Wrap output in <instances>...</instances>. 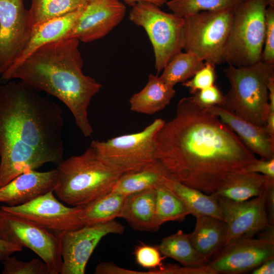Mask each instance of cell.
Wrapping results in <instances>:
<instances>
[{"label":"cell","mask_w":274,"mask_h":274,"mask_svg":"<svg viewBox=\"0 0 274 274\" xmlns=\"http://www.w3.org/2000/svg\"><path fill=\"white\" fill-rule=\"evenodd\" d=\"M265 205L270 224H274V180L269 184L266 191Z\"/></svg>","instance_id":"74e56055"},{"label":"cell","mask_w":274,"mask_h":274,"mask_svg":"<svg viewBox=\"0 0 274 274\" xmlns=\"http://www.w3.org/2000/svg\"><path fill=\"white\" fill-rule=\"evenodd\" d=\"M22 81L0 85V187L63 160L61 107Z\"/></svg>","instance_id":"7a4b0ae2"},{"label":"cell","mask_w":274,"mask_h":274,"mask_svg":"<svg viewBox=\"0 0 274 274\" xmlns=\"http://www.w3.org/2000/svg\"><path fill=\"white\" fill-rule=\"evenodd\" d=\"M216 80L215 65L204 62V65L195 75L184 83L183 85L194 94L197 91L214 84Z\"/></svg>","instance_id":"836d02e7"},{"label":"cell","mask_w":274,"mask_h":274,"mask_svg":"<svg viewBox=\"0 0 274 274\" xmlns=\"http://www.w3.org/2000/svg\"><path fill=\"white\" fill-rule=\"evenodd\" d=\"M124 226L115 220L58 233L62 266L60 274H84L88 261L101 239L122 234Z\"/></svg>","instance_id":"8fae6325"},{"label":"cell","mask_w":274,"mask_h":274,"mask_svg":"<svg viewBox=\"0 0 274 274\" xmlns=\"http://www.w3.org/2000/svg\"><path fill=\"white\" fill-rule=\"evenodd\" d=\"M273 180L270 181L259 195L245 201H233L215 193L227 227L223 247L238 239L253 237L271 225L266 209L265 199L267 187Z\"/></svg>","instance_id":"5bb4252c"},{"label":"cell","mask_w":274,"mask_h":274,"mask_svg":"<svg viewBox=\"0 0 274 274\" xmlns=\"http://www.w3.org/2000/svg\"><path fill=\"white\" fill-rule=\"evenodd\" d=\"M156 158L169 176L206 194L215 193L230 173L257 158L215 114L193 96L181 98L176 115L156 139Z\"/></svg>","instance_id":"6da1fadb"},{"label":"cell","mask_w":274,"mask_h":274,"mask_svg":"<svg viewBox=\"0 0 274 274\" xmlns=\"http://www.w3.org/2000/svg\"><path fill=\"white\" fill-rule=\"evenodd\" d=\"M23 248L0 238V261H3L15 252H20Z\"/></svg>","instance_id":"f35d334b"},{"label":"cell","mask_w":274,"mask_h":274,"mask_svg":"<svg viewBox=\"0 0 274 274\" xmlns=\"http://www.w3.org/2000/svg\"><path fill=\"white\" fill-rule=\"evenodd\" d=\"M92 1V0H89V1Z\"/></svg>","instance_id":"bcb514c9"},{"label":"cell","mask_w":274,"mask_h":274,"mask_svg":"<svg viewBox=\"0 0 274 274\" xmlns=\"http://www.w3.org/2000/svg\"><path fill=\"white\" fill-rule=\"evenodd\" d=\"M33 26L23 0H0L1 77L25 47Z\"/></svg>","instance_id":"4fadbf2b"},{"label":"cell","mask_w":274,"mask_h":274,"mask_svg":"<svg viewBox=\"0 0 274 274\" xmlns=\"http://www.w3.org/2000/svg\"><path fill=\"white\" fill-rule=\"evenodd\" d=\"M29 10L33 25L59 17L85 6L89 0H31Z\"/></svg>","instance_id":"f546056e"},{"label":"cell","mask_w":274,"mask_h":274,"mask_svg":"<svg viewBox=\"0 0 274 274\" xmlns=\"http://www.w3.org/2000/svg\"><path fill=\"white\" fill-rule=\"evenodd\" d=\"M233 9L201 12L183 18L182 50L194 54L204 62L215 65L225 62Z\"/></svg>","instance_id":"52a82bcc"},{"label":"cell","mask_w":274,"mask_h":274,"mask_svg":"<svg viewBox=\"0 0 274 274\" xmlns=\"http://www.w3.org/2000/svg\"><path fill=\"white\" fill-rule=\"evenodd\" d=\"M2 84V81H1V75H0V85Z\"/></svg>","instance_id":"f6af8a7d"},{"label":"cell","mask_w":274,"mask_h":274,"mask_svg":"<svg viewBox=\"0 0 274 274\" xmlns=\"http://www.w3.org/2000/svg\"><path fill=\"white\" fill-rule=\"evenodd\" d=\"M134 230L155 232L159 227L155 218V189L126 196L120 215Z\"/></svg>","instance_id":"44dd1931"},{"label":"cell","mask_w":274,"mask_h":274,"mask_svg":"<svg viewBox=\"0 0 274 274\" xmlns=\"http://www.w3.org/2000/svg\"><path fill=\"white\" fill-rule=\"evenodd\" d=\"M265 128L269 135L274 139V112H268Z\"/></svg>","instance_id":"b9f144b4"},{"label":"cell","mask_w":274,"mask_h":274,"mask_svg":"<svg viewBox=\"0 0 274 274\" xmlns=\"http://www.w3.org/2000/svg\"><path fill=\"white\" fill-rule=\"evenodd\" d=\"M165 121L156 119L141 131L92 141L90 147L103 162L122 174L139 170L157 160L156 136Z\"/></svg>","instance_id":"ba28073f"},{"label":"cell","mask_w":274,"mask_h":274,"mask_svg":"<svg viewBox=\"0 0 274 274\" xmlns=\"http://www.w3.org/2000/svg\"><path fill=\"white\" fill-rule=\"evenodd\" d=\"M57 182L56 168L44 172H25L0 187V202L8 206L23 204L50 191L54 192Z\"/></svg>","instance_id":"e0dca14e"},{"label":"cell","mask_w":274,"mask_h":274,"mask_svg":"<svg viewBox=\"0 0 274 274\" xmlns=\"http://www.w3.org/2000/svg\"><path fill=\"white\" fill-rule=\"evenodd\" d=\"M204 64V62L194 54L180 51L169 60L160 76L170 85L184 83L191 79Z\"/></svg>","instance_id":"83f0119b"},{"label":"cell","mask_w":274,"mask_h":274,"mask_svg":"<svg viewBox=\"0 0 274 274\" xmlns=\"http://www.w3.org/2000/svg\"><path fill=\"white\" fill-rule=\"evenodd\" d=\"M0 238L32 251L47 264L49 274L60 273L58 234L0 208Z\"/></svg>","instance_id":"30bf717a"},{"label":"cell","mask_w":274,"mask_h":274,"mask_svg":"<svg viewBox=\"0 0 274 274\" xmlns=\"http://www.w3.org/2000/svg\"><path fill=\"white\" fill-rule=\"evenodd\" d=\"M175 94L174 86L160 76L150 74L145 87L129 98L130 109L138 113L154 114L168 106Z\"/></svg>","instance_id":"7402d4cb"},{"label":"cell","mask_w":274,"mask_h":274,"mask_svg":"<svg viewBox=\"0 0 274 274\" xmlns=\"http://www.w3.org/2000/svg\"><path fill=\"white\" fill-rule=\"evenodd\" d=\"M272 257L274 239L244 237L223 247L208 264L216 274H236L252 270Z\"/></svg>","instance_id":"9a60e30c"},{"label":"cell","mask_w":274,"mask_h":274,"mask_svg":"<svg viewBox=\"0 0 274 274\" xmlns=\"http://www.w3.org/2000/svg\"><path fill=\"white\" fill-rule=\"evenodd\" d=\"M268 6L267 0H245L233 9L225 62L241 67L261 61Z\"/></svg>","instance_id":"8992f818"},{"label":"cell","mask_w":274,"mask_h":274,"mask_svg":"<svg viewBox=\"0 0 274 274\" xmlns=\"http://www.w3.org/2000/svg\"><path fill=\"white\" fill-rule=\"evenodd\" d=\"M129 19L147 32L153 48L155 67L159 73L174 55L182 51L183 18L165 12L152 3L140 2L132 6Z\"/></svg>","instance_id":"9c48e42d"},{"label":"cell","mask_w":274,"mask_h":274,"mask_svg":"<svg viewBox=\"0 0 274 274\" xmlns=\"http://www.w3.org/2000/svg\"><path fill=\"white\" fill-rule=\"evenodd\" d=\"M224 72L230 87L220 107L254 124L265 127L269 111L267 84L274 76V64L260 61L246 66L228 64Z\"/></svg>","instance_id":"5b68a950"},{"label":"cell","mask_w":274,"mask_h":274,"mask_svg":"<svg viewBox=\"0 0 274 274\" xmlns=\"http://www.w3.org/2000/svg\"><path fill=\"white\" fill-rule=\"evenodd\" d=\"M155 189V218L158 227L168 221H183L189 215L181 201L164 184Z\"/></svg>","instance_id":"f1b7e54d"},{"label":"cell","mask_w":274,"mask_h":274,"mask_svg":"<svg viewBox=\"0 0 274 274\" xmlns=\"http://www.w3.org/2000/svg\"><path fill=\"white\" fill-rule=\"evenodd\" d=\"M53 193L50 191L23 204L0 208L56 234L85 226L79 217L81 207H67Z\"/></svg>","instance_id":"7c38bea8"},{"label":"cell","mask_w":274,"mask_h":274,"mask_svg":"<svg viewBox=\"0 0 274 274\" xmlns=\"http://www.w3.org/2000/svg\"><path fill=\"white\" fill-rule=\"evenodd\" d=\"M224 96L219 88L214 84L193 94L195 101L203 108L215 106H221L224 101Z\"/></svg>","instance_id":"d590c367"},{"label":"cell","mask_w":274,"mask_h":274,"mask_svg":"<svg viewBox=\"0 0 274 274\" xmlns=\"http://www.w3.org/2000/svg\"><path fill=\"white\" fill-rule=\"evenodd\" d=\"M54 191L61 201L82 207L110 192L122 174L103 162L89 147L83 153L62 160L56 167Z\"/></svg>","instance_id":"277c9868"},{"label":"cell","mask_w":274,"mask_h":274,"mask_svg":"<svg viewBox=\"0 0 274 274\" xmlns=\"http://www.w3.org/2000/svg\"><path fill=\"white\" fill-rule=\"evenodd\" d=\"M261 61L274 64V8L268 6L265 15V31Z\"/></svg>","instance_id":"e575fe53"},{"label":"cell","mask_w":274,"mask_h":274,"mask_svg":"<svg viewBox=\"0 0 274 274\" xmlns=\"http://www.w3.org/2000/svg\"><path fill=\"white\" fill-rule=\"evenodd\" d=\"M136 263L149 270H161L162 261L165 258L160 253L157 246L141 243L135 247L133 252Z\"/></svg>","instance_id":"d6a6232c"},{"label":"cell","mask_w":274,"mask_h":274,"mask_svg":"<svg viewBox=\"0 0 274 274\" xmlns=\"http://www.w3.org/2000/svg\"><path fill=\"white\" fill-rule=\"evenodd\" d=\"M86 6L63 16L33 25L27 43L11 65L20 63L42 46L64 38Z\"/></svg>","instance_id":"d6986e66"},{"label":"cell","mask_w":274,"mask_h":274,"mask_svg":"<svg viewBox=\"0 0 274 274\" xmlns=\"http://www.w3.org/2000/svg\"><path fill=\"white\" fill-rule=\"evenodd\" d=\"M193 231L188 234L193 247L209 258L223 248L227 236V227L224 220L209 216L196 217Z\"/></svg>","instance_id":"cb8c5ba5"},{"label":"cell","mask_w":274,"mask_h":274,"mask_svg":"<svg viewBox=\"0 0 274 274\" xmlns=\"http://www.w3.org/2000/svg\"><path fill=\"white\" fill-rule=\"evenodd\" d=\"M120 1V0H119ZM125 3L132 6L136 3L140 2H146L152 3L158 7H161L166 4L167 0H122Z\"/></svg>","instance_id":"7bdbcfd3"},{"label":"cell","mask_w":274,"mask_h":274,"mask_svg":"<svg viewBox=\"0 0 274 274\" xmlns=\"http://www.w3.org/2000/svg\"><path fill=\"white\" fill-rule=\"evenodd\" d=\"M126 196L110 192L81 207L79 217L84 225L105 223L120 217Z\"/></svg>","instance_id":"484cf974"},{"label":"cell","mask_w":274,"mask_h":274,"mask_svg":"<svg viewBox=\"0 0 274 274\" xmlns=\"http://www.w3.org/2000/svg\"><path fill=\"white\" fill-rule=\"evenodd\" d=\"M79 45L75 38L45 44L20 63L10 66L1 79L5 82L18 79L57 97L70 110L84 136L89 137L93 131L88 107L102 85L83 73Z\"/></svg>","instance_id":"3957f363"},{"label":"cell","mask_w":274,"mask_h":274,"mask_svg":"<svg viewBox=\"0 0 274 274\" xmlns=\"http://www.w3.org/2000/svg\"><path fill=\"white\" fill-rule=\"evenodd\" d=\"M268 6L272 8H274V0H267Z\"/></svg>","instance_id":"ee69618b"},{"label":"cell","mask_w":274,"mask_h":274,"mask_svg":"<svg viewBox=\"0 0 274 274\" xmlns=\"http://www.w3.org/2000/svg\"><path fill=\"white\" fill-rule=\"evenodd\" d=\"M245 0H168L166 5L175 15L185 18L204 11L233 9Z\"/></svg>","instance_id":"4dcf8cb0"},{"label":"cell","mask_w":274,"mask_h":274,"mask_svg":"<svg viewBox=\"0 0 274 274\" xmlns=\"http://www.w3.org/2000/svg\"><path fill=\"white\" fill-rule=\"evenodd\" d=\"M205 109L228 125L254 154L265 159L274 157V139L265 127L254 124L219 106Z\"/></svg>","instance_id":"ac0fdd59"},{"label":"cell","mask_w":274,"mask_h":274,"mask_svg":"<svg viewBox=\"0 0 274 274\" xmlns=\"http://www.w3.org/2000/svg\"><path fill=\"white\" fill-rule=\"evenodd\" d=\"M273 179L258 173L235 171L225 177L214 193L233 201H245L259 195Z\"/></svg>","instance_id":"603a6c76"},{"label":"cell","mask_w":274,"mask_h":274,"mask_svg":"<svg viewBox=\"0 0 274 274\" xmlns=\"http://www.w3.org/2000/svg\"><path fill=\"white\" fill-rule=\"evenodd\" d=\"M252 274H273L274 257H271L252 270Z\"/></svg>","instance_id":"ab89813d"},{"label":"cell","mask_w":274,"mask_h":274,"mask_svg":"<svg viewBox=\"0 0 274 274\" xmlns=\"http://www.w3.org/2000/svg\"><path fill=\"white\" fill-rule=\"evenodd\" d=\"M165 258H171L184 266H198L207 264L209 259L193 247L188 234L182 230L162 238L157 246Z\"/></svg>","instance_id":"4316f807"},{"label":"cell","mask_w":274,"mask_h":274,"mask_svg":"<svg viewBox=\"0 0 274 274\" xmlns=\"http://www.w3.org/2000/svg\"><path fill=\"white\" fill-rule=\"evenodd\" d=\"M269 111L274 112V76L271 77L267 84Z\"/></svg>","instance_id":"60d3db41"},{"label":"cell","mask_w":274,"mask_h":274,"mask_svg":"<svg viewBox=\"0 0 274 274\" xmlns=\"http://www.w3.org/2000/svg\"><path fill=\"white\" fill-rule=\"evenodd\" d=\"M168 176L163 165L156 160L139 170L122 174L112 191L126 196L155 189Z\"/></svg>","instance_id":"d4e9b609"},{"label":"cell","mask_w":274,"mask_h":274,"mask_svg":"<svg viewBox=\"0 0 274 274\" xmlns=\"http://www.w3.org/2000/svg\"><path fill=\"white\" fill-rule=\"evenodd\" d=\"M244 170L260 174L268 178L274 179V157L268 159L257 158Z\"/></svg>","instance_id":"8d00e7d4"},{"label":"cell","mask_w":274,"mask_h":274,"mask_svg":"<svg viewBox=\"0 0 274 274\" xmlns=\"http://www.w3.org/2000/svg\"><path fill=\"white\" fill-rule=\"evenodd\" d=\"M3 274H49L45 262L38 258L24 262L11 255L3 261Z\"/></svg>","instance_id":"1f68e13d"},{"label":"cell","mask_w":274,"mask_h":274,"mask_svg":"<svg viewBox=\"0 0 274 274\" xmlns=\"http://www.w3.org/2000/svg\"><path fill=\"white\" fill-rule=\"evenodd\" d=\"M126 10L119 0L90 1L63 39L75 38L84 43L100 39L122 21Z\"/></svg>","instance_id":"2e32d148"},{"label":"cell","mask_w":274,"mask_h":274,"mask_svg":"<svg viewBox=\"0 0 274 274\" xmlns=\"http://www.w3.org/2000/svg\"><path fill=\"white\" fill-rule=\"evenodd\" d=\"M162 184L181 201L189 214L195 217L209 216L224 220L218 197L214 193L206 194L169 176L164 178Z\"/></svg>","instance_id":"ffe728a7"}]
</instances>
